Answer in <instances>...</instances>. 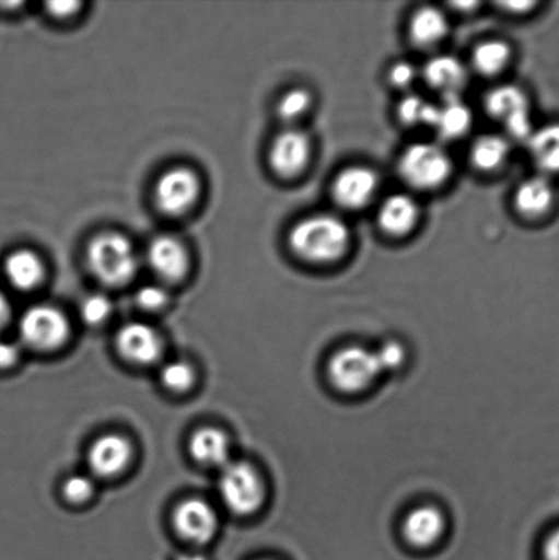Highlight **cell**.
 I'll return each instance as SVG.
<instances>
[{
  "label": "cell",
  "mask_w": 559,
  "mask_h": 560,
  "mask_svg": "<svg viewBox=\"0 0 559 560\" xmlns=\"http://www.w3.org/2000/svg\"><path fill=\"white\" fill-rule=\"evenodd\" d=\"M136 300L147 311L161 310L167 302V293L161 285L148 284L137 291Z\"/></svg>",
  "instance_id": "d6a6232c"
},
{
  "label": "cell",
  "mask_w": 559,
  "mask_h": 560,
  "mask_svg": "<svg viewBox=\"0 0 559 560\" xmlns=\"http://www.w3.org/2000/svg\"><path fill=\"white\" fill-rule=\"evenodd\" d=\"M419 79L418 68L409 60H397L387 71V80L397 90H409Z\"/></svg>",
  "instance_id": "4dcf8cb0"
},
{
  "label": "cell",
  "mask_w": 559,
  "mask_h": 560,
  "mask_svg": "<svg viewBox=\"0 0 559 560\" xmlns=\"http://www.w3.org/2000/svg\"><path fill=\"white\" fill-rule=\"evenodd\" d=\"M446 528V521L440 509L416 508L404 523V536L410 546L427 548L440 541Z\"/></svg>",
  "instance_id": "e0dca14e"
},
{
  "label": "cell",
  "mask_w": 559,
  "mask_h": 560,
  "mask_svg": "<svg viewBox=\"0 0 559 560\" xmlns=\"http://www.w3.org/2000/svg\"><path fill=\"white\" fill-rule=\"evenodd\" d=\"M219 492L229 510L238 515H249L265 501V486L259 474L246 463L223 466Z\"/></svg>",
  "instance_id": "8992f818"
},
{
  "label": "cell",
  "mask_w": 559,
  "mask_h": 560,
  "mask_svg": "<svg viewBox=\"0 0 559 560\" xmlns=\"http://www.w3.org/2000/svg\"><path fill=\"white\" fill-rule=\"evenodd\" d=\"M527 142L536 166L545 173H559V124L534 130Z\"/></svg>",
  "instance_id": "cb8c5ba5"
},
{
  "label": "cell",
  "mask_w": 559,
  "mask_h": 560,
  "mask_svg": "<svg viewBox=\"0 0 559 560\" xmlns=\"http://www.w3.org/2000/svg\"><path fill=\"white\" fill-rule=\"evenodd\" d=\"M190 454L197 463L208 466L229 464L230 446L226 435L217 428H201L189 442Z\"/></svg>",
  "instance_id": "7402d4cb"
},
{
  "label": "cell",
  "mask_w": 559,
  "mask_h": 560,
  "mask_svg": "<svg viewBox=\"0 0 559 560\" xmlns=\"http://www.w3.org/2000/svg\"><path fill=\"white\" fill-rule=\"evenodd\" d=\"M4 273L13 288L19 290H32L43 282L46 270L43 260L35 252L15 250L4 262Z\"/></svg>",
  "instance_id": "44dd1931"
},
{
  "label": "cell",
  "mask_w": 559,
  "mask_h": 560,
  "mask_svg": "<svg viewBox=\"0 0 559 560\" xmlns=\"http://www.w3.org/2000/svg\"><path fill=\"white\" fill-rule=\"evenodd\" d=\"M200 190V180L195 172L186 167H174L158 178L153 197L159 210L170 217H179L196 205Z\"/></svg>",
  "instance_id": "52a82bcc"
},
{
  "label": "cell",
  "mask_w": 559,
  "mask_h": 560,
  "mask_svg": "<svg viewBox=\"0 0 559 560\" xmlns=\"http://www.w3.org/2000/svg\"><path fill=\"white\" fill-rule=\"evenodd\" d=\"M512 59V48L506 42L486 40L475 47L473 66L480 75L496 77L508 68Z\"/></svg>",
  "instance_id": "d4e9b609"
},
{
  "label": "cell",
  "mask_w": 559,
  "mask_h": 560,
  "mask_svg": "<svg viewBox=\"0 0 559 560\" xmlns=\"http://www.w3.org/2000/svg\"><path fill=\"white\" fill-rule=\"evenodd\" d=\"M453 162L445 148L435 142H415L398 159L399 177L410 188L434 190L451 178Z\"/></svg>",
  "instance_id": "3957f363"
},
{
  "label": "cell",
  "mask_w": 559,
  "mask_h": 560,
  "mask_svg": "<svg viewBox=\"0 0 559 560\" xmlns=\"http://www.w3.org/2000/svg\"><path fill=\"white\" fill-rule=\"evenodd\" d=\"M426 84L443 98L462 97L468 82V70L454 55L440 54L431 57L421 70Z\"/></svg>",
  "instance_id": "8fae6325"
},
{
  "label": "cell",
  "mask_w": 559,
  "mask_h": 560,
  "mask_svg": "<svg viewBox=\"0 0 559 560\" xmlns=\"http://www.w3.org/2000/svg\"><path fill=\"white\" fill-rule=\"evenodd\" d=\"M380 177L369 166H349L333 179L331 196L343 210L359 211L369 206L380 190Z\"/></svg>",
  "instance_id": "30bf717a"
},
{
  "label": "cell",
  "mask_w": 559,
  "mask_h": 560,
  "mask_svg": "<svg viewBox=\"0 0 559 560\" xmlns=\"http://www.w3.org/2000/svg\"><path fill=\"white\" fill-rule=\"evenodd\" d=\"M148 265L164 282H178L188 272L189 255L179 240L162 235L147 250Z\"/></svg>",
  "instance_id": "7c38bea8"
},
{
  "label": "cell",
  "mask_w": 559,
  "mask_h": 560,
  "mask_svg": "<svg viewBox=\"0 0 559 560\" xmlns=\"http://www.w3.org/2000/svg\"><path fill=\"white\" fill-rule=\"evenodd\" d=\"M112 310V302H109L107 296L102 294L86 296L81 304L82 320L86 324H91V326H96V324L106 320Z\"/></svg>",
  "instance_id": "f546056e"
},
{
  "label": "cell",
  "mask_w": 559,
  "mask_h": 560,
  "mask_svg": "<svg viewBox=\"0 0 559 560\" xmlns=\"http://www.w3.org/2000/svg\"><path fill=\"white\" fill-rule=\"evenodd\" d=\"M81 3L79 2H51L47 3L48 14L54 19L65 20L79 13Z\"/></svg>",
  "instance_id": "e575fe53"
},
{
  "label": "cell",
  "mask_w": 559,
  "mask_h": 560,
  "mask_svg": "<svg viewBox=\"0 0 559 560\" xmlns=\"http://www.w3.org/2000/svg\"><path fill=\"white\" fill-rule=\"evenodd\" d=\"M474 125V114L462 97L443 98L436 104L431 128L443 140H457L468 133Z\"/></svg>",
  "instance_id": "d6986e66"
},
{
  "label": "cell",
  "mask_w": 559,
  "mask_h": 560,
  "mask_svg": "<svg viewBox=\"0 0 559 560\" xmlns=\"http://www.w3.org/2000/svg\"><path fill=\"white\" fill-rule=\"evenodd\" d=\"M88 268L98 282L119 288L136 277L139 259L133 245L118 233H102L86 246Z\"/></svg>",
  "instance_id": "7a4b0ae2"
},
{
  "label": "cell",
  "mask_w": 559,
  "mask_h": 560,
  "mask_svg": "<svg viewBox=\"0 0 559 560\" xmlns=\"http://www.w3.org/2000/svg\"><path fill=\"white\" fill-rule=\"evenodd\" d=\"M328 378L343 394H360L374 386L383 373L375 350L364 346H345L328 361Z\"/></svg>",
  "instance_id": "277c9868"
},
{
  "label": "cell",
  "mask_w": 559,
  "mask_h": 560,
  "mask_svg": "<svg viewBox=\"0 0 559 560\" xmlns=\"http://www.w3.org/2000/svg\"><path fill=\"white\" fill-rule=\"evenodd\" d=\"M420 207L412 196L396 194L388 196L377 210V224L391 237H404L419 223Z\"/></svg>",
  "instance_id": "9a60e30c"
},
{
  "label": "cell",
  "mask_w": 559,
  "mask_h": 560,
  "mask_svg": "<svg viewBox=\"0 0 559 560\" xmlns=\"http://www.w3.org/2000/svg\"><path fill=\"white\" fill-rule=\"evenodd\" d=\"M20 359V348L10 340H0V371L9 370Z\"/></svg>",
  "instance_id": "836d02e7"
},
{
  "label": "cell",
  "mask_w": 559,
  "mask_h": 560,
  "mask_svg": "<svg viewBox=\"0 0 559 560\" xmlns=\"http://www.w3.org/2000/svg\"><path fill=\"white\" fill-rule=\"evenodd\" d=\"M119 353L135 364H151L161 354V338L144 323H129L117 335Z\"/></svg>",
  "instance_id": "5bb4252c"
},
{
  "label": "cell",
  "mask_w": 559,
  "mask_h": 560,
  "mask_svg": "<svg viewBox=\"0 0 559 560\" xmlns=\"http://www.w3.org/2000/svg\"><path fill=\"white\" fill-rule=\"evenodd\" d=\"M502 9H505L508 13L520 14V13H528L531 9L536 5L533 2H519V3H501Z\"/></svg>",
  "instance_id": "74e56055"
},
{
  "label": "cell",
  "mask_w": 559,
  "mask_h": 560,
  "mask_svg": "<svg viewBox=\"0 0 559 560\" xmlns=\"http://www.w3.org/2000/svg\"><path fill=\"white\" fill-rule=\"evenodd\" d=\"M11 317V305L3 293H0V331L8 326Z\"/></svg>",
  "instance_id": "8d00e7d4"
},
{
  "label": "cell",
  "mask_w": 559,
  "mask_h": 560,
  "mask_svg": "<svg viewBox=\"0 0 559 560\" xmlns=\"http://www.w3.org/2000/svg\"><path fill=\"white\" fill-rule=\"evenodd\" d=\"M447 33V16L434 5H423L410 15L408 35L419 48L429 49L438 46L445 40Z\"/></svg>",
  "instance_id": "ac0fdd59"
},
{
  "label": "cell",
  "mask_w": 559,
  "mask_h": 560,
  "mask_svg": "<svg viewBox=\"0 0 559 560\" xmlns=\"http://www.w3.org/2000/svg\"><path fill=\"white\" fill-rule=\"evenodd\" d=\"M312 156V140L304 130L289 128L272 140L268 150V163L279 178L300 177L308 167Z\"/></svg>",
  "instance_id": "9c48e42d"
},
{
  "label": "cell",
  "mask_w": 559,
  "mask_h": 560,
  "mask_svg": "<svg viewBox=\"0 0 559 560\" xmlns=\"http://www.w3.org/2000/svg\"><path fill=\"white\" fill-rule=\"evenodd\" d=\"M174 525L184 539L202 545L216 535L218 521L210 504L189 499L175 510Z\"/></svg>",
  "instance_id": "4fadbf2b"
},
{
  "label": "cell",
  "mask_w": 559,
  "mask_h": 560,
  "mask_svg": "<svg viewBox=\"0 0 559 560\" xmlns=\"http://www.w3.org/2000/svg\"><path fill=\"white\" fill-rule=\"evenodd\" d=\"M93 482L82 475L70 476L63 485V495L71 503H84L92 497Z\"/></svg>",
  "instance_id": "1f68e13d"
},
{
  "label": "cell",
  "mask_w": 559,
  "mask_h": 560,
  "mask_svg": "<svg viewBox=\"0 0 559 560\" xmlns=\"http://www.w3.org/2000/svg\"><path fill=\"white\" fill-rule=\"evenodd\" d=\"M22 340L38 350L58 348L68 338L69 324L62 312L49 305H35L20 320Z\"/></svg>",
  "instance_id": "ba28073f"
},
{
  "label": "cell",
  "mask_w": 559,
  "mask_h": 560,
  "mask_svg": "<svg viewBox=\"0 0 559 560\" xmlns=\"http://www.w3.org/2000/svg\"><path fill=\"white\" fill-rule=\"evenodd\" d=\"M288 245L298 259L308 265H333L348 254L352 233L342 218L314 213L290 229Z\"/></svg>",
  "instance_id": "6da1fadb"
},
{
  "label": "cell",
  "mask_w": 559,
  "mask_h": 560,
  "mask_svg": "<svg viewBox=\"0 0 559 560\" xmlns=\"http://www.w3.org/2000/svg\"><path fill=\"white\" fill-rule=\"evenodd\" d=\"M263 560H270V559H263Z\"/></svg>",
  "instance_id": "ab89813d"
},
{
  "label": "cell",
  "mask_w": 559,
  "mask_h": 560,
  "mask_svg": "<svg viewBox=\"0 0 559 560\" xmlns=\"http://www.w3.org/2000/svg\"><path fill=\"white\" fill-rule=\"evenodd\" d=\"M555 201V188L549 179L536 175L523 180L514 194V207L520 215L528 219L545 215Z\"/></svg>",
  "instance_id": "ffe728a7"
},
{
  "label": "cell",
  "mask_w": 559,
  "mask_h": 560,
  "mask_svg": "<svg viewBox=\"0 0 559 560\" xmlns=\"http://www.w3.org/2000/svg\"><path fill=\"white\" fill-rule=\"evenodd\" d=\"M130 457V443L125 438L107 435L92 444L88 463L93 474L112 477L120 474L128 466Z\"/></svg>",
  "instance_id": "2e32d148"
},
{
  "label": "cell",
  "mask_w": 559,
  "mask_h": 560,
  "mask_svg": "<svg viewBox=\"0 0 559 560\" xmlns=\"http://www.w3.org/2000/svg\"><path fill=\"white\" fill-rule=\"evenodd\" d=\"M161 378L164 386L179 393L190 388L195 381V373L186 362L172 361L163 366Z\"/></svg>",
  "instance_id": "83f0119b"
},
{
  "label": "cell",
  "mask_w": 559,
  "mask_h": 560,
  "mask_svg": "<svg viewBox=\"0 0 559 560\" xmlns=\"http://www.w3.org/2000/svg\"><path fill=\"white\" fill-rule=\"evenodd\" d=\"M377 361H380L383 373H391L401 370L407 361V350L398 340H386L381 348L375 350Z\"/></svg>",
  "instance_id": "f1b7e54d"
},
{
  "label": "cell",
  "mask_w": 559,
  "mask_h": 560,
  "mask_svg": "<svg viewBox=\"0 0 559 560\" xmlns=\"http://www.w3.org/2000/svg\"><path fill=\"white\" fill-rule=\"evenodd\" d=\"M470 162L480 172L492 173L505 166L511 156V144L500 135H481L470 145Z\"/></svg>",
  "instance_id": "603a6c76"
},
{
  "label": "cell",
  "mask_w": 559,
  "mask_h": 560,
  "mask_svg": "<svg viewBox=\"0 0 559 560\" xmlns=\"http://www.w3.org/2000/svg\"><path fill=\"white\" fill-rule=\"evenodd\" d=\"M541 560H559V526L547 536L541 548Z\"/></svg>",
  "instance_id": "d590c367"
},
{
  "label": "cell",
  "mask_w": 559,
  "mask_h": 560,
  "mask_svg": "<svg viewBox=\"0 0 559 560\" xmlns=\"http://www.w3.org/2000/svg\"><path fill=\"white\" fill-rule=\"evenodd\" d=\"M485 108L511 139L528 141L534 133L529 101L522 88L511 84L492 88L485 97Z\"/></svg>",
  "instance_id": "5b68a950"
},
{
  "label": "cell",
  "mask_w": 559,
  "mask_h": 560,
  "mask_svg": "<svg viewBox=\"0 0 559 560\" xmlns=\"http://www.w3.org/2000/svg\"><path fill=\"white\" fill-rule=\"evenodd\" d=\"M314 96L305 88H292L284 92L277 103L278 117L284 122H298L310 113Z\"/></svg>",
  "instance_id": "4316f807"
},
{
  "label": "cell",
  "mask_w": 559,
  "mask_h": 560,
  "mask_svg": "<svg viewBox=\"0 0 559 560\" xmlns=\"http://www.w3.org/2000/svg\"><path fill=\"white\" fill-rule=\"evenodd\" d=\"M436 104L426 101L424 97L408 93L398 103L397 117L407 126H430L434 119Z\"/></svg>",
  "instance_id": "484cf974"
},
{
  "label": "cell",
  "mask_w": 559,
  "mask_h": 560,
  "mask_svg": "<svg viewBox=\"0 0 559 560\" xmlns=\"http://www.w3.org/2000/svg\"><path fill=\"white\" fill-rule=\"evenodd\" d=\"M177 560H207L205 557L200 556V553H184L177 558Z\"/></svg>",
  "instance_id": "f35d334b"
}]
</instances>
